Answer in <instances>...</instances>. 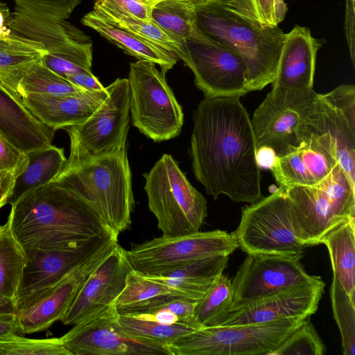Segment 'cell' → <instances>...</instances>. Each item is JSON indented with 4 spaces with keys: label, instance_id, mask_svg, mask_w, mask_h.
Returning a JSON list of instances; mask_svg holds the SVG:
<instances>
[{
    "label": "cell",
    "instance_id": "obj_1",
    "mask_svg": "<svg viewBox=\"0 0 355 355\" xmlns=\"http://www.w3.org/2000/svg\"><path fill=\"white\" fill-rule=\"evenodd\" d=\"M189 155L208 195L236 202L263 198L251 121L239 97H205L193 112Z\"/></svg>",
    "mask_w": 355,
    "mask_h": 355
},
{
    "label": "cell",
    "instance_id": "obj_2",
    "mask_svg": "<svg viewBox=\"0 0 355 355\" xmlns=\"http://www.w3.org/2000/svg\"><path fill=\"white\" fill-rule=\"evenodd\" d=\"M11 206L7 222L26 253L71 248L112 233L87 200L55 182Z\"/></svg>",
    "mask_w": 355,
    "mask_h": 355
},
{
    "label": "cell",
    "instance_id": "obj_3",
    "mask_svg": "<svg viewBox=\"0 0 355 355\" xmlns=\"http://www.w3.org/2000/svg\"><path fill=\"white\" fill-rule=\"evenodd\" d=\"M197 28L236 52L247 67L249 92L262 90L275 79L284 33L278 26L248 20L212 0L195 8Z\"/></svg>",
    "mask_w": 355,
    "mask_h": 355
},
{
    "label": "cell",
    "instance_id": "obj_4",
    "mask_svg": "<svg viewBox=\"0 0 355 355\" xmlns=\"http://www.w3.org/2000/svg\"><path fill=\"white\" fill-rule=\"evenodd\" d=\"M53 182L87 200L116 236L130 227L135 200L126 144L79 167L62 171Z\"/></svg>",
    "mask_w": 355,
    "mask_h": 355
},
{
    "label": "cell",
    "instance_id": "obj_5",
    "mask_svg": "<svg viewBox=\"0 0 355 355\" xmlns=\"http://www.w3.org/2000/svg\"><path fill=\"white\" fill-rule=\"evenodd\" d=\"M284 190L290 200L295 234L305 247L320 244L329 231L355 217V184L338 163L313 185Z\"/></svg>",
    "mask_w": 355,
    "mask_h": 355
},
{
    "label": "cell",
    "instance_id": "obj_6",
    "mask_svg": "<svg viewBox=\"0 0 355 355\" xmlns=\"http://www.w3.org/2000/svg\"><path fill=\"white\" fill-rule=\"evenodd\" d=\"M143 176L148 208L163 235L176 236L199 232L207 216V200L171 155L164 154Z\"/></svg>",
    "mask_w": 355,
    "mask_h": 355
},
{
    "label": "cell",
    "instance_id": "obj_7",
    "mask_svg": "<svg viewBox=\"0 0 355 355\" xmlns=\"http://www.w3.org/2000/svg\"><path fill=\"white\" fill-rule=\"evenodd\" d=\"M308 318L203 327L171 343L169 347L172 355H270Z\"/></svg>",
    "mask_w": 355,
    "mask_h": 355
},
{
    "label": "cell",
    "instance_id": "obj_8",
    "mask_svg": "<svg viewBox=\"0 0 355 355\" xmlns=\"http://www.w3.org/2000/svg\"><path fill=\"white\" fill-rule=\"evenodd\" d=\"M106 89L107 98L92 116L63 128L70 139V154L62 171L79 167L126 144L130 128L128 80L117 78Z\"/></svg>",
    "mask_w": 355,
    "mask_h": 355
},
{
    "label": "cell",
    "instance_id": "obj_9",
    "mask_svg": "<svg viewBox=\"0 0 355 355\" xmlns=\"http://www.w3.org/2000/svg\"><path fill=\"white\" fill-rule=\"evenodd\" d=\"M130 114L133 125L155 142L179 135L184 123L182 106L154 64H130Z\"/></svg>",
    "mask_w": 355,
    "mask_h": 355
},
{
    "label": "cell",
    "instance_id": "obj_10",
    "mask_svg": "<svg viewBox=\"0 0 355 355\" xmlns=\"http://www.w3.org/2000/svg\"><path fill=\"white\" fill-rule=\"evenodd\" d=\"M233 233L239 248L247 254L302 258L306 248L295 234L290 200L279 187L268 196L243 207Z\"/></svg>",
    "mask_w": 355,
    "mask_h": 355
},
{
    "label": "cell",
    "instance_id": "obj_11",
    "mask_svg": "<svg viewBox=\"0 0 355 355\" xmlns=\"http://www.w3.org/2000/svg\"><path fill=\"white\" fill-rule=\"evenodd\" d=\"M238 243L233 232H198L165 236L132 243L126 257L132 269L145 275H159L190 261L212 256H229Z\"/></svg>",
    "mask_w": 355,
    "mask_h": 355
},
{
    "label": "cell",
    "instance_id": "obj_12",
    "mask_svg": "<svg viewBox=\"0 0 355 355\" xmlns=\"http://www.w3.org/2000/svg\"><path fill=\"white\" fill-rule=\"evenodd\" d=\"M182 46V60L193 73L195 85L205 97L241 98L249 92L245 64L230 47L206 35L196 25Z\"/></svg>",
    "mask_w": 355,
    "mask_h": 355
},
{
    "label": "cell",
    "instance_id": "obj_13",
    "mask_svg": "<svg viewBox=\"0 0 355 355\" xmlns=\"http://www.w3.org/2000/svg\"><path fill=\"white\" fill-rule=\"evenodd\" d=\"M317 94L313 89L295 92L272 89L250 119L257 149L270 147L277 156H283L298 146L304 119Z\"/></svg>",
    "mask_w": 355,
    "mask_h": 355
},
{
    "label": "cell",
    "instance_id": "obj_14",
    "mask_svg": "<svg viewBox=\"0 0 355 355\" xmlns=\"http://www.w3.org/2000/svg\"><path fill=\"white\" fill-rule=\"evenodd\" d=\"M117 241L118 236L108 233L71 248L26 253L27 263L15 302L17 312L42 298L78 266Z\"/></svg>",
    "mask_w": 355,
    "mask_h": 355
},
{
    "label": "cell",
    "instance_id": "obj_15",
    "mask_svg": "<svg viewBox=\"0 0 355 355\" xmlns=\"http://www.w3.org/2000/svg\"><path fill=\"white\" fill-rule=\"evenodd\" d=\"M60 338L70 355H172L167 345L126 334L114 305L74 324Z\"/></svg>",
    "mask_w": 355,
    "mask_h": 355
},
{
    "label": "cell",
    "instance_id": "obj_16",
    "mask_svg": "<svg viewBox=\"0 0 355 355\" xmlns=\"http://www.w3.org/2000/svg\"><path fill=\"white\" fill-rule=\"evenodd\" d=\"M326 134L335 144L338 164L355 184V86L340 85L318 94L306 116L302 136Z\"/></svg>",
    "mask_w": 355,
    "mask_h": 355
},
{
    "label": "cell",
    "instance_id": "obj_17",
    "mask_svg": "<svg viewBox=\"0 0 355 355\" xmlns=\"http://www.w3.org/2000/svg\"><path fill=\"white\" fill-rule=\"evenodd\" d=\"M299 257L248 254L232 280L231 310L278 291L318 280L304 270Z\"/></svg>",
    "mask_w": 355,
    "mask_h": 355
},
{
    "label": "cell",
    "instance_id": "obj_18",
    "mask_svg": "<svg viewBox=\"0 0 355 355\" xmlns=\"http://www.w3.org/2000/svg\"><path fill=\"white\" fill-rule=\"evenodd\" d=\"M325 283L316 281L278 291L242 307L229 311L220 326L260 324L288 318H308L315 313Z\"/></svg>",
    "mask_w": 355,
    "mask_h": 355
},
{
    "label": "cell",
    "instance_id": "obj_19",
    "mask_svg": "<svg viewBox=\"0 0 355 355\" xmlns=\"http://www.w3.org/2000/svg\"><path fill=\"white\" fill-rule=\"evenodd\" d=\"M131 270L126 250L117 242L87 279L62 323L74 325L114 305Z\"/></svg>",
    "mask_w": 355,
    "mask_h": 355
},
{
    "label": "cell",
    "instance_id": "obj_20",
    "mask_svg": "<svg viewBox=\"0 0 355 355\" xmlns=\"http://www.w3.org/2000/svg\"><path fill=\"white\" fill-rule=\"evenodd\" d=\"M338 163L335 144L326 134L305 135L298 146L283 156H277L270 169L279 187L313 185Z\"/></svg>",
    "mask_w": 355,
    "mask_h": 355
},
{
    "label": "cell",
    "instance_id": "obj_21",
    "mask_svg": "<svg viewBox=\"0 0 355 355\" xmlns=\"http://www.w3.org/2000/svg\"><path fill=\"white\" fill-rule=\"evenodd\" d=\"M7 26L15 33L41 43L49 53L67 55L92 64V42L65 19L14 10Z\"/></svg>",
    "mask_w": 355,
    "mask_h": 355
},
{
    "label": "cell",
    "instance_id": "obj_22",
    "mask_svg": "<svg viewBox=\"0 0 355 355\" xmlns=\"http://www.w3.org/2000/svg\"><path fill=\"white\" fill-rule=\"evenodd\" d=\"M117 242L78 266L42 298L18 311L21 335L42 331L61 321L87 279Z\"/></svg>",
    "mask_w": 355,
    "mask_h": 355
},
{
    "label": "cell",
    "instance_id": "obj_23",
    "mask_svg": "<svg viewBox=\"0 0 355 355\" xmlns=\"http://www.w3.org/2000/svg\"><path fill=\"white\" fill-rule=\"evenodd\" d=\"M324 42L306 27L295 26L286 33L272 88L289 92L313 89L316 55Z\"/></svg>",
    "mask_w": 355,
    "mask_h": 355
},
{
    "label": "cell",
    "instance_id": "obj_24",
    "mask_svg": "<svg viewBox=\"0 0 355 355\" xmlns=\"http://www.w3.org/2000/svg\"><path fill=\"white\" fill-rule=\"evenodd\" d=\"M107 95L105 87L102 91H82L59 96L26 94L21 98L25 106L41 123L56 131L87 120Z\"/></svg>",
    "mask_w": 355,
    "mask_h": 355
},
{
    "label": "cell",
    "instance_id": "obj_25",
    "mask_svg": "<svg viewBox=\"0 0 355 355\" xmlns=\"http://www.w3.org/2000/svg\"><path fill=\"white\" fill-rule=\"evenodd\" d=\"M55 130L37 119L21 96L0 82V134L24 153L52 144Z\"/></svg>",
    "mask_w": 355,
    "mask_h": 355
},
{
    "label": "cell",
    "instance_id": "obj_26",
    "mask_svg": "<svg viewBox=\"0 0 355 355\" xmlns=\"http://www.w3.org/2000/svg\"><path fill=\"white\" fill-rule=\"evenodd\" d=\"M47 53L41 43L6 28L0 32V82L19 94L21 80Z\"/></svg>",
    "mask_w": 355,
    "mask_h": 355
},
{
    "label": "cell",
    "instance_id": "obj_27",
    "mask_svg": "<svg viewBox=\"0 0 355 355\" xmlns=\"http://www.w3.org/2000/svg\"><path fill=\"white\" fill-rule=\"evenodd\" d=\"M81 22L138 60L160 67L166 73L176 64L178 58L168 51L116 26L94 10L86 14Z\"/></svg>",
    "mask_w": 355,
    "mask_h": 355
},
{
    "label": "cell",
    "instance_id": "obj_28",
    "mask_svg": "<svg viewBox=\"0 0 355 355\" xmlns=\"http://www.w3.org/2000/svg\"><path fill=\"white\" fill-rule=\"evenodd\" d=\"M229 256H212L190 261L159 275H148L198 301L226 268Z\"/></svg>",
    "mask_w": 355,
    "mask_h": 355
},
{
    "label": "cell",
    "instance_id": "obj_29",
    "mask_svg": "<svg viewBox=\"0 0 355 355\" xmlns=\"http://www.w3.org/2000/svg\"><path fill=\"white\" fill-rule=\"evenodd\" d=\"M26 155L27 165L16 178L7 204L12 205L30 191L54 181L67 161L64 148L52 144L29 151Z\"/></svg>",
    "mask_w": 355,
    "mask_h": 355
},
{
    "label": "cell",
    "instance_id": "obj_30",
    "mask_svg": "<svg viewBox=\"0 0 355 355\" xmlns=\"http://www.w3.org/2000/svg\"><path fill=\"white\" fill-rule=\"evenodd\" d=\"M355 217L338 225L320 241L327 248L333 277L351 297L355 298Z\"/></svg>",
    "mask_w": 355,
    "mask_h": 355
},
{
    "label": "cell",
    "instance_id": "obj_31",
    "mask_svg": "<svg viewBox=\"0 0 355 355\" xmlns=\"http://www.w3.org/2000/svg\"><path fill=\"white\" fill-rule=\"evenodd\" d=\"M116 26L173 54L178 59L184 55L183 46L168 35L152 19H140L117 8L94 2L93 9Z\"/></svg>",
    "mask_w": 355,
    "mask_h": 355
},
{
    "label": "cell",
    "instance_id": "obj_32",
    "mask_svg": "<svg viewBox=\"0 0 355 355\" xmlns=\"http://www.w3.org/2000/svg\"><path fill=\"white\" fill-rule=\"evenodd\" d=\"M197 302L183 297L162 296L120 308L116 311L121 314L153 320L163 324L195 323L193 322V315Z\"/></svg>",
    "mask_w": 355,
    "mask_h": 355
},
{
    "label": "cell",
    "instance_id": "obj_33",
    "mask_svg": "<svg viewBox=\"0 0 355 355\" xmlns=\"http://www.w3.org/2000/svg\"><path fill=\"white\" fill-rule=\"evenodd\" d=\"M26 263V253L8 222L0 225V295L15 302Z\"/></svg>",
    "mask_w": 355,
    "mask_h": 355
},
{
    "label": "cell",
    "instance_id": "obj_34",
    "mask_svg": "<svg viewBox=\"0 0 355 355\" xmlns=\"http://www.w3.org/2000/svg\"><path fill=\"white\" fill-rule=\"evenodd\" d=\"M196 7L183 0H162L150 11L151 19L182 45L196 25Z\"/></svg>",
    "mask_w": 355,
    "mask_h": 355
},
{
    "label": "cell",
    "instance_id": "obj_35",
    "mask_svg": "<svg viewBox=\"0 0 355 355\" xmlns=\"http://www.w3.org/2000/svg\"><path fill=\"white\" fill-rule=\"evenodd\" d=\"M232 301V279L222 274L197 302L193 322L202 327L220 326L225 319Z\"/></svg>",
    "mask_w": 355,
    "mask_h": 355
},
{
    "label": "cell",
    "instance_id": "obj_36",
    "mask_svg": "<svg viewBox=\"0 0 355 355\" xmlns=\"http://www.w3.org/2000/svg\"><path fill=\"white\" fill-rule=\"evenodd\" d=\"M118 321L123 331L131 336L168 346L180 338L203 328L192 322L163 324L119 313Z\"/></svg>",
    "mask_w": 355,
    "mask_h": 355
},
{
    "label": "cell",
    "instance_id": "obj_37",
    "mask_svg": "<svg viewBox=\"0 0 355 355\" xmlns=\"http://www.w3.org/2000/svg\"><path fill=\"white\" fill-rule=\"evenodd\" d=\"M162 296L187 298L171 286L132 269L127 275L125 287L117 297L114 306L118 309Z\"/></svg>",
    "mask_w": 355,
    "mask_h": 355
},
{
    "label": "cell",
    "instance_id": "obj_38",
    "mask_svg": "<svg viewBox=\"0 0 355 355\" xmlns=\"http://www.w3.org/2000/svg\"><path fill=\"white\" fill-rule=\"evenodd\" d=\"M84 91L40 62L19 82L18 93L44 96H66Z\"/></svg>",
    "mask_w": 355,
    "mask_h": 355
},
{
    "label": "cell",
    "instance_id": "obj_39",
    "mask_svg": "<svg viewBox=\"0 0 355 355\" xmlns=\"http://www.w3.org/2000/svg\"><path fill=\"white\" fill-rule=\"evenodd\" d=\"M333 315L339 328L345 355L355 354V298L351 297L333 277L330 288Z\"/></svg>",
    "mask_w": 355,
    "mask_h": 355
},
{
    "label": "cell",
    "instance_id": "obj_40",
    "mask_svg": "<svg viewBox=\"0 0 355 355\" xmlns=\"http://www.w3.org/2000/svg\"><path fill=\"white\" fill-rule=\"evenodd\" d=\"M0 355H70L60 338H27L9 333L0 336Z\"/></svg>",
    "mask_w": 355,
    "mask_h": 355
},
{
    "label": "cell",
    "instance_id": "obj_41",
    "mask_svg": "<svg viewBox=\"0 0 355 355\" xmlns=\"http://www.w3.org/2000/svg\"><path fill=\"white\" fill-rule=\"evenodd\" d=\"M326 347L308 318L270 355H323Z\"/></svg>",
    "mask_w": 355,
    "mask_h": 355
},
{
    "label": "cell",
    "instance_id": "obj_42",
    "mask_svg": "<svg viewBox=\"0 0 355 355\" xmlns=\"http://www.w3.org/2000/svg\"><path fill=\"white\" fill-rule=\"evenodd\" d=\"M27 163L26 153L0 134V183L12 191L16 178Z\"/></svg>",
    "mask_w": 355,
    "mask_h": 355
},
{
    "label": "cell",
    "instance_id": "obj_43",
    "mask_svg": "<svg viewBox=\"0 0 355 355\" xmlns=\"http://www.w3.org/2000/svg\"><path fill=\"white\" fill-rule=\"evenodd\" d=\"M226 9L255 23L275 26L274 0H214Z\"/></svg>",
    "mask_w": 355,
    "mask_h": 355
},
{
    "label": "cell",
    "instance_id": "obj_44",
    "mask_svg": "<svg viewBox=\"0 0 355 355\" xmlns=\"http://www.w3.org/2000/svg\"><path fill=\"white\" fill-rule=\"evenodd\" d=\"M14 10L67 19L81 0H14Z\"/></svg>",
    "mask_w": 355,
    "mask_h": 355
},
{
    "label": "cell",
    "instance_id": "obj_45",
    "mask_svg": "<svg viewBox=\"0 0 355 355\" xmlns=\"http://www.w3.org/2000/svg\"><path fill=\"white\" fill-rule=\"evenodd\" d=\"M45 67L67 79L71 75L90 71L92 64L80 59L62 54L47 53L41 60Z\"/></svg>",
    "mask_w": 355,
    "mask_h": 355
},
{
    "label": "cell",
    "instance_id": "obj_46",
    "mask_svg": "<svg viewBox=\"0 0 355 355\" xmlns=\"http://www.w3.org/2000/svg\"><path fill=\"white\" fill-rule=\"evenodd\" d=\"M123 10L140 19L151 20V8L138 0H95Z\"/></svg>",
    "mask_w": 355,
    "mask_h": 355
},
{
    "label": "cell",
    "instance_id": "obj_47",
    "mask_svg": "<svg viewBox=\"0 0 355 355\" xmlns=\"http://www.w3.org/2000/svg\"><path fill=\"white\" fill-rule=\"evenodd\" d=\"M355 0H346L345 33L351 60L355 66Z\"/></svg>",
    "mask_w": 355,
    "mask_h": 355
},
{
    "label": "cell",
    "instance_id": "obj_48",
    "mask_svg": "<svg viewBox=\"0 0 355 355\" xmlns=\"http://www.w3.org/2000/svg\"><path fill=\"white\" fill-rule=\"evenodd\" d=\"M67 80L84 91H102L105 88L92 73V71L71 75L67 78Z\"/></svg>",
    "mask_w": 355,
    "mask_h": 355
},
{
    "label": "cell",
    "instance_id": "obj_49",
    "mask_svg": "<svg viewBox=\"0 0 355 355\" xmlns=\"http://www.w3.org/2000/svg\"><path fill=\"white\" fill-rule=\"evenodd\" d=\"M277 155L270 147L261 146L257 149V162L260 169L270 170L274 165Z\"/></svg>",
    "mask_w": 355,
    "mask_h": 355
},
{
    "label": "cell",
    "instance_id": "obj_50",
    "mask_svg": "<svg viewBox=\"0 0 355 355\" xmlns=\"http://www.w3.org/2000/svg\"><path fill=\"white\" fill-rule=\"evenodd\" d=\"M9 333L21 335L17 315L0 316V336Z\"/></svg>",
    "mask_w": 355,
    "mask_h": 355
},
{
    "label": "cell",
    "instance_id": "obj_51",
    "mask_svg": "<svg viewBox=\"0 0 355 355\" xmlns=\"http://www.w3.org/2000/svg\"><path fill=\"white\" fill-rule=\"evenodd\" d=\"M17 309L15 302L0 295V316L17 315Z\"/></svg>",
    "mask_w": 355,
    "mask_h": 355
},
{
    "label": "cell",
    "instance_id": "obj_52",
    "mask_svg": "<svg viewBox=\"0 0 355 355\" xmlns=\"http://www.w3.org/2000/svg\"><path fill=\"white\" fill-rule=\"evenodd\" d=\"M10 13L7 5L0 1V32L8 28L7 23L10 18Z\"/></svg>",
    "mask_w": 355,
    "mask_h": 355
},
{
    "label": "cell",
    "instance_id": "obj_53",
    "mask_svg": "<svg viewBox=\"0 0 355 355\" xmlns=\"http://www.w3.org/2000/svg\"><path fill=\"white\" fill-rule=\"evenodd\" d=\"M11 191L0 183V209L7 204Z\"/></svg>",
    "mask_w": 355,
    "mask_h": 355
},
{
    "label": "cell",
    "instance_id": "obj_54",
    "mask_svg": "<svg viewBox=\"0 0 355 355\" xmlns=\"http://www.w3.org/2000/svg\"><path fill=\"white\" fill-rule=\"evenodd\" d=\"M184 1H187V2H189L190 3H191L192 5H193L196 8L200 6V5H202V4H205L206 3H208L212 0H183Z\"/></svg>",
    "mask_w": 355,
    "mask_h": 355
},
{
    "label": "cell",
    "instance_id": "obj_55",
    "mask_svg": "<svg viewBox=\"0 0 355 355\" xmlns=\"http://www.w3.org/2000/svg\"><path fill=\"white\" fill-rule=\"evenodd\" d=\"M143 3L147 5L148 6L152 8L155 3L162 1V0H138Z\"/></svg>",
    "mask_w": 355,
    "mask_h": 355
}]
</instances>
